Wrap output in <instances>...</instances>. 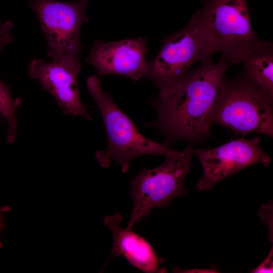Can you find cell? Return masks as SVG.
Instances as JSON below:
<instances>
[{
	"label": "cell",
	"instance_id": "6da1fadb",
	"mask_svg": "<svg viewBox=\"0 0 273 273\" xmlns=\"http://www.w3.org/2000/svg\"><path fill=\"white\" fill-rule=\"evenodd\" d=\"M233 64L221 56L211 57L151 100L158 118L153 126L162 132L165 144L185 140L202 141L210 135L215 101L220 83Z\"/></svg>",
	"mask_w": 273,
	"mask_h": 273
},
{
	"label": "cell",
	"instance_id": "7a4b0ae2",
	"mask_svg": "<svg viewBox=\"0 0 273 273\" xmlns=\"http://www.w3.org/2000/svg\"><path fill=\"white\" fill-rule=\"evenodd\" d=\"M192 17L206 59L220 52L233 65L241 63L262 40L252 28L247 0H203Z\"/></svg>",
	"mask_w": 273,
	"mask_h": 273
},
{
	"label": "cell",
	"instance_id": "3957f363",
	"mask_svg": "<svg viewBox=\"0 0 273 273\" xmlns=\"http://www.w3.org/2000/svg\"><path fill=\"white\" fill-rule=\"evenodd\" d=\"M87 88L100 110L106 127L108 148L99 150L95 157L99 165L108 167L111 161L116 162L122 173L129 169L131 160L144 155H159L167 158L179 151L169 148L143 136L132 121L116 105L111 96L103 91L98 78L90 76Z\"/></svg>",
	"mask_w": 273,
	"mask_h": 273
},
{
	"label": "cell",
	"instance_id": "277c9868",
	"mask_svg": "<svg viewBox=\"0 0 273 273\" xmlns=\"http://www.w3.org/2000/svg\"><path fill=\"white\" fill-rule=\"evenodd\" d=\"M272 98L241 71L231 80L223 77L216 97L212 122L236 135L257 132L273 135Z\"/></svg>",
	"mask_w": 273,
	"mask_h": 273
},
{
	"label": "cell",
	"instance_id": "5b68a950",
	"mask_svg": "<svg viewBox=\"0 0 273 273\" xmlns=\"http://www.w3.org/2000/svg\"><path fill=\"white\" fill-rule=\"evenodd\" d=\"M193 150L189 145L161 165L143 168L129 180L133 204L126 229L132 230L141 219L149 216L153 208H164L176 197L186 195L184 183L191 168Z\"/></svg>",
	"mask_w": 273,
	"mask_h": 273
},
{
	"label": "cell",
	"instance_id": "8992f818",
	"mask_svg": "<svg viewBox=\"0 0 273 273\" xmlns=\"http://www.w3.org/2000/svg\"><path fill=\"white\" fill-rule=\"evenodd\" d=\"M87 4L88 0L29 1L48 46L47 56L53 61L79 58L82 50L80 30L88 21L85 15Z\"/></svg>",
	"mask_w": 273,
	"mask_h": 273
},
{
	"label": "cell",
	"instance_id": "52a82bcc",
	"mask_svg": "<svg viewBox=\"0 0 273 273\" xmlns=\"http://www.w3.org/2000/svg\"><path fill=\"white\" fill-rule=\"evenodd\" d=\"M205 60L202 39L192 17L183 29L163 39L160 51L149 62L145 77L160 90L183 78L197 61Z\"/></svg>",
	"mask_w": 273,
	"mask_h": 273
},
{
	"label": "cell",
	"instance_id": "ba28073f",
	"mask_svg": "<svg viewBox=\"0 0 273 273\" xmlns=\"http://www.w3.org/2000/svg\"><path fill=\"white\" fill-rule=\"evenodd\" d=\"M260 138H240L216 148L194 149L203 169V176L198 180V190L209 191L220 180L256 163L268 166L270 156L259 145Z\"/></svg>",
	"mask_w": 273,
	"mask_h": 273
},
{
	"label": "cell",
	"instance_id": "9c48e42d",
	"mask_svg": "<svg viewBox=\"0 0 273 273\" xmlns=\"http://www.w3.org/2000/svg\"><path fill=\"white\" fill-rule=\"evenodd\" d=\"M80 69L79 58L50 63L35 59L29 66L28 75L54 98L65 115L91 121L92 118L80 98L77 76Z\"/></svg>",
	"mask_w": 273,
	"mask_h": 273
},
{
	"label": "cell",
	"instance_id": "30bf717a",
	"mask_svg": "<svg viewBox=\"0 0 273 273\" xmlns=\"http://www.w3.org/2000/svg\"><path fill=\"white\" fill-rule=\"evenodd\" d=\"M148 50L147 40L142 36L111 42L96 40L86 60L100 76L118 75L137 81L146 75Z\"/></svg>",
	"mask_w": 273,
	"mask_h": 273
},
{
	"label": "cell",
	"instance_id": "8fae6325",
	"mask_svg": "<svg viewBox=\"0 0 273 273\" xmlns=\"http://www.w3.org/2000/svg\"><path fill=\"white\" fill-rule=\"evenodd\" d=\"M122 220L118 213L104 218V223L111 231L113 238L111 254L123 256L130 264L143 272H166L165 268L159 267L160 259L150 242L131 230L123 229Z\"/></svg>",
	"mask_w": 273,
	"mask_h": 273
},
{
	"label": "cell",
	"instance_id": "7c38bea8",
	"mask_svg": "<svg viewBox=\"0 0 273 273\" xmlns=\"http://www.w3.org/2000/svg\"><path fill=\"white\" fill-rule=\"evenodd\" d=\"M242 72L254 84L273 98V44L262 40L242 60Z\"/></svg>",
	"mask_w": 273,
	"mask_h": 273
},
{
	"label": "cell",
	"instance_id": "4fadbf2b",
	"mask_svg": "<svg viewBox=\"0 0 273 273\" xmlns=\"http://www.w3.org/2000/svg\"><path fill=\"white\" fill-rule=\"evenodd\" d=\"M21 104V100L14 99L10 93L9 87L0 80V114L8 123L7 141L9 144L13 143L16 139L18 124L16 110Z\"/></svg>",
	"mask_w": 273,
	"mask_h": 273
},
{
	"label": "cell",
	"instance_id": "5bb4252c",
	"mask_svg": "<svg viewBox=\"0 0 273 273\" xmlns=\"http://www.w3.org/2000/svg\"><path fill=\"white\" fill-rule=\"evenodd\" d=\"M12 26L13 24L11 22H7L3 24H0L1 48L13 40V37L11 33Z\"/></svg>",
	"mask_w": 273,
	"mask_h": 273
},
{
	"label": "cell",
	"instance_id": "9a60e30c",
	"mask_svg": "<svg viewBox=\"0 0 273 273\" xmlns=\"http://www.w3.org/2000/svg\"><path fill=\"white\" fill-rule=\"evenodd\" d=\"M273 251L272 248L264 260L252 272L264 273L272 272L273 271Z\"/></svg>",
	"mask_w": 273,
	"mask_h": 273
},
{
	"label": "cell",
	"instance_id": "2e32d148",
	"mask_svg": "<svg viewBox=\"0 0 273 273\" xmlns=\"http://www.w3.org/2000/svg\"><path fill=\"white\" fill-rule=\"evenodd\" d=\"M9 211V207L6 206H0V233L3 228V215L8 213ZM3 247V244L0 240V249Z\"/></svg>",
	"mask_w": 273,
	"mask_h": 273
},
{
	"label": "cell",
	"instance_id": "e0dca14e",
	"mask_svg": "<svg viewBox=\"0 0 273 273\" xmlns=\"http://www.w3.org/2000/svg\"><path fill=\"white\" fill-rule=\"evenodd\" d=\"M1 114H0V119H1Z\"/></svg>",
	"mask_w": 273,
	"mask_h": 273
}]
</instances>
